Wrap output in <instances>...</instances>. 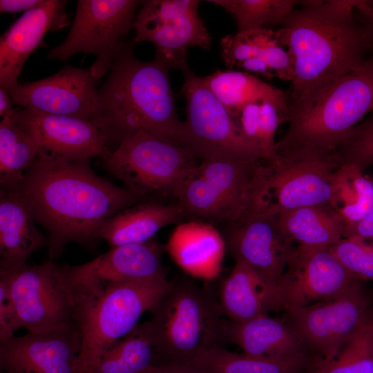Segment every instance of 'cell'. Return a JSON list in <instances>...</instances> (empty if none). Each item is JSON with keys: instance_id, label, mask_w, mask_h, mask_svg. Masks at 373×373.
<instances>
[{"instance_id": "obj_21", "label": "cell", "mask_w": 373, "mask_h": 373, "mask_svg": "<svg viewBox=\"0 0 373 373\" xmlns=\"http://www.w3.org/2000/svg\"><path fill=\"white\" fill-rule=\"evenodd\" d=\"M161 257L160 246L150 240L115 247L91 261L67 268L73 280L88 289L164 274Z\"/></svg>"}, {"instance_id": "obj_5", "label": "cell", "mask_w": 373, "mask_h": 373, "mask_svg": "<svg viewBox=\"0 0 373 373\" xmlns=\"http://www.w3.org/2000/svg\"><path fill=\"white\" fill-rule=\"evenodd\" d=\"M82 286L67 265L49 260L10 272H0V341L19 329L44 333L77 327Z\"/></svg>"}, {"instance_id": "obj_16", "label": "cell", "mask_w": 373, "mask_h": 373, "mask_svg": "<svg viewBox=\"0 0 373 373\" xmlns=\"http://www.w3.org/2000/svg\"><path fill=\"white\" fill-rule=\"evenodd\" d=\"M227 251L267 282L278 285L294 249L283 232L278 214L250 212L227 224Z\"/></svg>"}, {"instance_id": "obj_12", "label": "cell", "mask_w": 373, "mask_h": 373, "mask_svg": "<svg viewBox=\"0 0 373 373\" xmlns=\"http://www.w3.org/2000/svg\"><path fill=\"white\" fill-rule=\"evenodd\" d=\"M142 1L78 0L71 28L64 41L50 49L48 58L66 61L75 54H93L89 70L98 79L110 70L120 38L132 28Z\"/></svg>"}, {"instance_id": "obj_22", "label": "cell", "mask_w": 373, "mask_h": 373, "mask_svg": "<svg viewBox=\"0 0 373 373\" xmlns=\"http://www.w3.org/2000/svg\"><path fill=\"white\" fill-rule=\"evenodd\" d=\"M35 222L32 205L21 186L1 189L0 272L25 266L32 252L46 245Z\"/></svg>"}, {"instance_id": "obj_43", "label": "cell", "mask_w": 373, "mask_h": 373, "mask_svg": "<svg viewBox=\"0 0 373 373\" xmlns=\"http://www.w3.org/2000/svg\"><path fill=\"white\" fill-rule=\"evenodd\" d=\"M12 98L8 91L0 87V115L3 118L12 113L14 108Z\"/></svg>"}, {"instance_id": "obj_37", "label": "cell", "mask_w": 373, "mask_h": 373, "mask_svg": "<svg viewBox=\"0 0 373 373\" xmlns=\"http://www.w3.org/2000/svg\"><path fill=\"white\" fill-rule=\"evenodd\" d=\"M345 136L334 156L338 166L350 165L362 172L373 165V110Z\"/></svg>"}, {"instance_id": "obj_35", "label": "cell", "mask_w": 373, "mask_h": 373, "mask_svg": "<svg viewBox=\"0 0 373 373\" xmlns=\"http://www.w3.org/2000/svg\"><path fill=\"white\" fill-rule=\"evenodd\" d=\"M236 19L238 31L243 32L271 26H281L285 19L300 5L296 0H209Z\"/></svg>"}, {"instance_id": "obj_24", "label": "cell", "mask_w": 373, "mask_h": 373, "mask_svg": "<svg viewBox=\"0 0 373 373\" xmlns=\"http://www.w3.org/2000/svg\"><path fill=\"white\" fill-rule=\"evenodd\" d=\"M223 332L225 338L250 356L285 358L308 353L300 336L285 321L268 314L242 323L224 319Z\"/></svg>"}, {"instance_id": "obj_8", "label": "cell", "mask_w": 373, "mask_h": 373, "mask_svg": "<svg viewBox=\"0 0 373 373\" xmlns=\"http://www.w3.org/2000/svg\"><path fill=\"white\" fill-rule=\"evenodd\" d=\"M262 160L235 157L201 160L174 198L186 217L212 224L233 222L252 209Z\"/></svg>"}, {"instance_id": "obj_13", "label": "cell", "mask_w": 373, "mask_h": 373, "mask_svg": "<svg viewBox=\"0 0 373 373\" xmlns=\"http://www.w3.org/2000/svg\"><path fill=\"white\" fill-rule=\"evenodd\" d=\"M180 95L185 99L183 145L199 160L210 157L265 160L240 134L236 122L202 82L189 68L182 72Z\"/></svg>"}, {"instance_id": "obj_7", "label": "cell", "mask_w": 373, "mask_h": 373, "mask_svg": "<svg viewBox=\"0 0 373 373\" xmlns=\"http://www.w3.org/2000/svg\"><path fill=\"white\" fill-rule=\"evenodd\" d=\"M171 286L165 274L92 288L77 314L82 339L78 373H93L103 353L128 335L141 316L151 312Z\"/></svg>"}, {"instance_id": "obj_33", "label": "cell", "mask_w": 373, "mask_h": 373, "mask_svg": "<svg viewBox=\"0 0 373 373\" xmlns=\"http://www.w3.org/2000/svg\"><path fill=\"white\" fill-rule=\"evenodd\" d=\"M332 206L343 219V233L354 227L373 207V176L353 166H340Z\"/></svg>"}, {"instance_id": "obj_28", "label": "cell", "mask_w": 373, "mask_h": 373, "mask_svg": "<svg viewBox=\"0 0 373 373\" xmlns=\"http://www.w3.org/2000/svg\"><path fill=\"white\" fill-rule=\"evenodd\" d=\"M221 57L230 69L237 68L243 61L257 57L274 71L276 77L292 82L294 61L281 44L277 30L258 28L228 35L220 40Z\"/></svg>"}, {"instance_id": "obj_38", "label": "cell", "mask_w": 373, "mask_h": 373, "mask_svg": "<svg viewBox=\"0 0 373 373\" xmlns=\"http://www.w3.org/2000/svg\"><path fill=\"white\" fill-rule=\"evenodd\" d=\"M329 249L354 277L373 283V246L342 238Z\"/></svg>"}, {"instance_id": "obj_26", "label": "cell", "mask_w": 373, "mask_h": 373, "mask_svg": "<svg viewBox=\"0 0 373 373\" xmlns=\"http://www.w3.org/2000/svg\"><path fill=\"white\" fill-rule=\"evenodd\" d=\"M185 217L177 202L166 204L148 200L126 208L108 218L100 229L99 237L113 247L142 244L151 240L162 228Z\"/></svg>"}, {"instance_id": "obj_34", "label": "cell", "mask_w": 373, "mask_h": 373, "mask_svg": "<svg viewBox=\"0 0 373 373\" xmlns=\"http://www.w3.org/2000/svg\"><path fill=\"white\" fill-rule=\"evenodd\" d=\"M233 119L243 138L265 160L276 155L275 136L284 122L274 104L269 102L249 103Z\"/></svg>"}, {"instance_id": "obj_32", "label": "cell", "mask_w": 373, "mask_h": 373, "mask_svg": "<svg viewBox=\"0 0 373 373\" xmlns=\"http://www.w3.org/2000/svg\"><path fill=\"white\" fill-rule=\"evenodd\" d=\"M155 365L147 321L105 351L93 373H147Z\"/></svg>"}, {"instance_id": "obj_39", "label": "cell", "mask_w": 373, "mask_h": 373, "mask_svg": "<svg viewBox=\"0 0 373 373\" xmlns=\"http://www.w3.org/2000/svg\"><path fill=\"white\" fill-rule=\"evenodd\" d=\"M343 238L373 246V207L359 223L343 233Z\"/></svg>"}, {"instance_id": "obj_25", "label": "cell", "mask_w": 373, "mask_h": 373, "mask_svg": "<svg viewBox=\"0 0 373 373\" xmlns=\"http://www.w3.org/2000/svg\"><path fill=\"white\" fill-rule=\"evenodd\" d=\"M277 286L240 261L224 280L220 305L227 320L242 323L269 312L278 311Z\"/></svg>"}, {"instance_id": "obj_1", "label": "cell", "mask_w": 373, "mask_h": 373, "mask_svg": "<svg viewBox=\"0 0 373 373\" xmlns=\"http://www.w3.org/2000/svg\"><path fill=\"white\" fill-rule=\"evenodd\" d=\"M21 189L32 205L36 222L48 233L50 260L59 257L71 242L95 246L108 218L146 201L97 175L90 159L41 153L26 173Z\"/></svg>"}, {"instance_id": "obj_41", "label": "cell", "mask_w": 373, "mask_h": 373, "mask_svg": "<svg viewBox=\"0 0 373 373\" xmlns=\"http://www.w3.org/2000/svg\"><path fill=\"white\" fill-rule=\"evenodd\" d=\"M44 0H1L0 12L13 13L27 12L39 6Z\"/></svg>"}, {"instance_id": "obj_11", "label": "cell", "mask_w": 373, "mask_h": 373, "mask_svg": "<svg viewBox=\"0 0 373 373\" xmlns=\"http://www.w3.org/2000/svg\"><path fill=\"white\" fill-rule=\"evenodd\" d=\"M365 283L360 280L333 298L285 312V322L322 361L334 359L345 342L373 318V291Z\"/></svg>"}, {"instance_id": "obj_18", "label": "cell", "mask_w": 373, "mask_h": 373, "mask_svg": "<svg viewBox=\"0 0 373 373\" xmlns=\"http://www.w3.org/2000/svg\"><path fill=\"white\" fill-rule=\"evenodd\" d=\"M12 115L36 142L39 153L69 159H104L111 151L104 133L92 121L17 108Z\"/></svg>"}, {"instance_id": "obj_15", "label": "cell", "mask_w": 373, "mask_h": 373, "mask_svg": "<svg viewBox=\"0 0 373 373\" xmlns=\"http://www.w3.org/2000/svg\"><path fill=\"white\" fill-rule=\"evenodd\" d=\"M360 280L329 248L297 245L277 286L278 311L299 309L329 299Z\"/></svg>"}, {"instance_id": "obj_9", "label": "cell", "mask_w": 373, "mask_h": 373, "mask_svg": "<svg viewBox=\"0 0 373 373\" xmlns=\"http://www.w3.org/2000/svg\"><path fill=\"white\" fill-rule=\"evenodd\" d=\"M187 147L140 131L121 141L103 159L105 168L129 191L148 201L175 197L199 162Z\"/></svg>"}, {"instance_id": "obj_40", "label": "cell", "mask_w": 373, "mask_h": 373, "mask_svg": "<svg viewBox=\"0 0 373 373\" xmlns=\"http://www.w3.org/2000/svg\"><path fill=\"white\" fill-rule=\"evenodd\" d=\"M356 10L361 17L370 43V52H373V1L359 0Z\"/></svg>"}, {"instance_id": "obj_29", "label": "cell", "mask_w": 373, "mask_h": 373, "mask_svg": "<svg viewBox=\"0 0 373 373\" xmlns=\"http://www.w3.org/2000/svg\"><path fill=\"white\" fill-rule=\"evenodd\" d=\"M278 215L283 232L298 245L329 248L343 238V219L331 205L306 206Z\"/></svg>"}, {"instance_id": "obj_36", "label": "cell", "mask_w": 373, "mask_h": 373, "mask_svg": "<svg viewBox=\"0 0 373 373\" xmlns=\"http://www.w3.org/2000/svg\"><path fill=\"white\" fill-rule=\"evenodd\" d=\"M307 373H373V318L327 362L317 358Z\"/></svg>"}, {"instance_id": "obj_10", "label": "cell", "mask_w": 373, "mask_h": 373, "mask_svg": "<svg viewBox=\"0 0 373 373\" xmlns=\"http://www.w3.org/2000/svg\"><path fill=\"white\" fill-rule=\"evenodd\" d=\"M338 167L334 153L303 158L276 155L262 160L250 212L278 214L310 205L332 206Z\"/></svg>"}, {"instance_id": "obj_30", "label": "cell", "mask_w": 373, "mask_h": 373, "mask_svg": "<svg viewBox=\"0 0 373 373\" xmlns=\"http://www.w3.org/2000/svg\"><path fill=\"white\" fill-rule=\"evenodd\" d=\"M315 360L308 353L285 358H265L238 354L215 346L200 352L190 364L210 373H307Z\"/></svg>"}, {"instance_id": "obj_3", "label": "cell", "mask_w": 373, "mask_h": 373, "mask_svg": "<svg viewBox=\"0 0 373 373\" xmlns=\"http://www.w3.org/2000/svg\"><path fill=\"white\" fill-rule=\"evenodd\" d=\"M135 42L120 41L109 75L98 90L93 123L108 142L117 144L140 131L183 145V122L178 116L170 78L162 60L143 61Z\"/></svg>"}, {"instance_id": "obj_2", "label": "cell", "mask_w": 373, "mask_h": 373, "mask_svg": "<svg viewBox=\"0 0 373 373\" xmlns=\"http://www.w3.org/2000/svg\"><path fill=\"white\" fill-rule=\"evenodd\" d=\"M358 0H306L277 30L294 61L290 103L301 101L356 69L370 52L365 27L354 15Z\"/></svg>"}, {"instance_id": "obj_27", "label": "cell", "mask_w": 373, "mask_h": 373, "mask_svg": "<svg viewBox=\"0 0 373 373\" xmlns=\"http://www.w3.org/2000/svg\"><path fill=\"white\" fill-rule=\"evenodd\" d=\"M202 79L233 117L249 103L269 102L276 107L284 123L287 122L290 106L288 93L258 76L244 70L217 69Z\"/></svg>"}, {"instance_id": "obj_31", "label": "cell", "mask_w": 373, "mask_h": 373, "mask_svg": "<svg viewBox=\"0 0 373 373\" xmlns=\"http://www.w3.org/2000/svg\"><path fill=\"white\" fill-rule=\"evenodd\" d=\"M39 151L35 140L17 124L12 111L3 117L0 122L1 189L21 186Z\"/></svg>"}, {"instance_id": "obj_4", "label": "cell", "mask_w": 373, "mask_h": 373, "mask_svg": "<svg viewBox=\"0 0 373 373\" xmlns=\"http://www.w3.org/2000/svg\"><path fill=\"white\" fill-rule=\"evenodd\" d=\"M373 110V52L359 66L290 103L284 136L275 153L303 158L333 153L346 134Z\"/></svg>"}, {"instance_id": "obj_23", "label": "cell", "mask_w": 373, "mask_h": 373, "mask_svg": "<svg viewBox=\"0 0 373 373\" xmlns=\"http://www.w3.org/2000/svg\"><path fill=\"white\" fill-rule=\"evenodd\" d=\"M166 249L188 274L212 280L222 270L227 248L222 234L214 225L198 220L178 225L167 241Z\"/></svg>"}, {"instance_id": "obj_20", "label": "cell", "mask_w": 373, "mask_h": 373, "mask_svg": "<svg viewBox=\"0 0 373 373\" xmlns=\"http://www.w3.org/2000/svg\"><path fill=\"white\" fill-rule=\"evenodd\" d=\"M67 1L44 0L25 12L0 38V87L18 84V77L29 56L41 46L46 34L70 24Z\"/></svg>"}, {"instance_id": "obj_42", "label": "cell", "mask_w": 373, "mask_h": 373, "mask_svg": "<svg viewBox=\"0 0 373 373\" xmlns=\"http://www.w3.org/2000/svg\"><path fill=\"white\" fill-rule=\"evenodd\" d=\"M147 373H210L193 364L154 365Z\"/></svg>"}, {"instance_id": "obj_19", "label": "cell", "mask_w": 373, "mask_h": 373, "mask_svg": "<svg viewBox=\"0 0 373 373\" xmlns=\"http://www.w3.org/2000/svg\"><path fill=\"white\" fill-rule=\"evenodd\" d=\"M82 339L77 327L29 333L0 341L1 371L78 373Z\"/></svg>"}, {"instance_id": "obj_17", "label": "cell", "mask_w": 373, "mask_h": 373, "mask_svg": "<svg viewBox=\"0 0 373 373\" xmlns=\"http://www.w3.org/2000/svg\"><path fill=\"white\" fill-rule=\"evenodd\" d=\"M6 90L21 108L92 122L97 114L99 89L89 68L66 65L45 79Z\"/></svg>"}, {"instance_id": "obj_6", "label": "cell", "mask_w": 373, "mask_h": 373, "mask_svg": "<svg viewBox=\"0 0 373 373\" xmlns=\"http://www.w3.org/2000/svg\"><path fill=\"white\" fill-rule=\"evenodd\" d=\"M147 321L155 365L190 364L202 350L224 338L220 303L188 278L171 281L167 293Z\"/></svg>"}, {"instance_id": "obj_14", "label": "cell", "mask_w": 373, "mask_h": 373, "mask_svg": "<svg viewBox=\"0 0 373 373\" xmlns=\"http://www.w3.org/2000/svg\"><path fill=\"white\" fill-rule=\"evenodd\" d=\"M198 0L142 1L132 28L133 41H148L155 47V57L171 69L189 68L187 49L209 50L212 38L198 12Z\"/></svg>"}, {"instance_id": "obj_44", "label": "cell", "mask_w": 373, "mask_h": 373, "mask_svg": "<svg viewBox=\"0 0 373 373\" xmlns=\"http://www.w3.org/2000/svg\"><path fill=\"white\" fill-rule=\"evenodd\" d=\"M1 373H8V372H1Z\"/></svg>"}]
</instances>
